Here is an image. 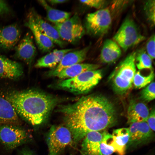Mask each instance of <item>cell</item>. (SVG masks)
Wrapping results in <instances>:
<instances>
[{
  "label": "cell",
  "mask_w": 155,
  "mask_h": 155,
  "mask_svg": "<svg viewBox=\"0 0 155 155\" xmlns=\"http://www.w3.org/2000/svg\"><path fill=\"white\" fill-rule=\"evenodd\" d=\"M113 143L112 135L106 132H104L100 145L99 155H111L115 152Z\"/></svg>",
  "instance_id": "obj_25"
},
{
  "label": "cell",
  "mask_w": 155,
  "mask_h": 155,
  "mask_svg": "<svg viewBox=\"0 0 155 155\" xmlns=\"http://www.w3.org/2000/svg\"><path fill=\"white\" fill-rule=\"evenodd\" d=\"M103 132L92 131L88 133L84 137L81 152L83 155H99V146Z\"/></svg>",
  "instance_id": "obj_17"
},
{
  "label": "cell",
  "mask_w": 155,
  "mask_h": 155,
  "mask_svg": "<svg viewBox=\"0 0 155 155\" xmlns=\"http://www.w3.org/2000/svg\"><path fill=\"white\" fill-rule=\"evenodd\" d=\"M58 111L73 139L77 142L89 132L100 131L116 123L117 115L113 104L106 97L93 94L84 96L74 103L59 106Z\"/></svg>",
  "instance_id": "obj_1"
},
{
  "label": "cell",
  "mask_w": 155,
  "mask_h": 155,
  "mask_svg": "<svg viewBox=\"0 0 155 155\" xmlns=\"http://www.w3.org/2000/svg\"><path fill=\"white\" fill-rule=\"evenodd\" d=\"M61 39L72 44L78 42L86 32L79 16L77 13L65 22L54 26Z\"/></svg>",
  "instance_id": "obj_7"
},
{
  "label": "cell",
  "mask_w": 155,
  "mask_h": 155,
  "mask_svg": "<svg viewBox=\"0 0 155 155\" xmlns=\"http://www.w3.org/2000/svg\"><path fill=\"white\" fill-rule=\"evenodd\" d=\"M20 121L10 103L0 96V124L18 125Z\"/></svg>",
  "instance_id": "obj_20"
},
{
  "label": "cell",
  "mask_w": 155,
  "mask_h": 155,
  "mask_svg": "<svg viewBox=\"0 0 155 155\" xmlns=\"http://www.w3.org/2000/svg\"><path fill=\"white\" fill-rule=\"evenodd\" d=\"M30 12L36 24L42 34L54 44L63 47L65 43L61 39L54 27L45 21L33 9H31Z\"/></svg>",
  "instance_id": "obj_15"
},
{
  "label": "cell",
  "mask_w": 155,
  "mask_h": 155,
  "mask_svg": "<svg viewBox=\"0 0 155 155\" xmlns=\"http://www.w3.org/2000/svg\"><path fill=\"white\" fill-rule=\"evenodd\" d=\"M10 9L7 3L4 1L0 0V16L8 14Z\"/></svg>",
  "instance_id": "obj_33"
},
{
  "label": "cell",
  "mask_w": 155,
  "mask_h": 155,
  "mask_svg": "<svg viewBox=\"0 0 155 155\" xmlns=\"http://www.w3.org/2000/svg\"><path fill=\"white\" fill-rule=\"evenodd\" d=\"M21 30L17 24L0 28V48L6 51L13 48L19 40Z\"/></svg>",
  "instance_id": "obj_13"
},
{
  "label": "cell",
  "mask_w": 155,
  "mask_h": 155,
  "mask_svg": "<svg viewBox=\"0 0 155 155\" xmlns=\"http://www.w3.org/2000/svg\"><path fill=\"white\" fill-rule=\"evenodd\" d=\"M150 128L153 131H155V109L154 108L149 113L146 122Z\"/></svg>",
  "instance_id": "obj_32"
},
{
  "label": "cell",
  "mask_w": 155,
  "mask_h": 155,
  "mask_svg": "<svg viewBox=\"0 0 155 155\" xmlns=\"http://www.w3.org/2000/svg\"><path fill=\"white\" fill-rule=\"evenodd\" d=\"M154 77V74L152 70L149 74L146 76L142 75L140 71H138L135 74L133 84L135 88L140 89L145 87L152 82Z\"/></svg>",
  "instance_id": "obj_27"
},
{
  "label": "cell",
  "mask_w": 155,
  "mask_h": 155,
  "mask_svg": "<svg viewBox=\"0 0 155 155\" xmlns=\"http://www.w3.org/2000/svg\"><path fill=\"white\" fill-rule=\"evenodd\" d=\"M38 2L45 10L47 19L55 24L62 23L71 17V13L54 8L46 1L39 0Z\"/></svg>",
  "instance_id": "obj_24"
},
{
  "label": "cell",
  "mask_w": 155,
  "mask_h": 155,
  "mask_svg": "<svg viewBox=\"0 0 155 155\" xmlns=\"http://www.w3.org/2000/svg\"><path fill=\"white\" fill-rule=\"evenodd\" d=\"M112 135L115 152L119 155H124L129 139L128 128H122L114 130Z\"/></svg>",
  "instance_id": "obj_22"
},
{
  "label": "cell",
  "mask_w": 155,
  "mask_h": 155,
  "mask_svg": "<svg viewBox=\"0 0 155 155\" xmlns=\"http://www.w3.org/2000/svg\"><path fill=\"white\" fill-rule=\"evenodd\" d=\"M6 98L18 115L34 126L45 121L58 101L53 96L33 89L11 92Z\"/></svg>",
  "instance_id": "obj_2"
},
{
  "label": "cell",
  "mask_w": 155,
  "mask_h": 155,
  "mask_svg": "<svg viewBox=\"0 0 155 155\" xmlns=\"http://www.w3.org/2000/svg\"><path fill=\"white\" fill-rule=\"evenodd\" d=\"M136 52L128 55L115 69L108 78L115 92L122 94L132 86L136 72Z\"/></svg>",
  "instance_id": "obj_3"
},
{
  "label": "cell",
  "mask_w": 155,
  "mask_h": 155,
  "mask_svg": "<svg viewBox=\"0 0 155 155\" xmlns=\"http://www.w3.org/2000/svg\"><path fill=\"white\" fill-rule=\"evenodd\" d=\"M155 1H146L144 3V9L146 18L151 26L155 25Z\"/></svg>",
  "instance_id": "obj_28"
},
{
  "label": "cell",
  "mask_w": 155,
  "mask_h": 155,
  "mask_svg": "<svg viewBox=\"0 0 155 155\" xmlns=\"http://www.w3.org/2000/svg\"><path fill=\"white\" fill-rule=\"evenodd\" d=\"M102 77L101 70L88 71L74 77L61 81L58 86L75 94H84L97 85Z\"/></svg>",
  "instance_id": "obj_4"
},
{
  "label": "cell",
  "mask_w": 155,
  "mask_h": 155,
  "mask_svg": "<svg viewBox=\"0 0 155 155\" xmlns=\"http://www.w3.org/2000/svg\"><path fill=\"white\" fill-rule=\"evenodd\" d=\"M29 138L27 132L17 125L0 126V142L8 149L15 148L26 142Z\"/></svg>",
  "instance_id": "obj_9"
},
{
  "label": "cell",
  "mask_w": 155,
  "mask_h": 155,
  "mask_svg": "<svg viewBox=\"0 0 155 155\" xmlns=\"http://www.w3.org/2000/svg\"><path fill=\"white\" fill-rule=\"evenodd\" d=\"M99 65L88 63H80L66 68L61 70L56 76L61 79L71 78L87 71L98 69Z\"/></svg>",
  "instance_id": "obj_23"
},
{
  "label": "cell",
  "mask_w": 155,
  "mask_h": 155,
  "mask_svg": "<svg viewBox=\"0 0 155 155\" xmlns=\"http://www.w3.org/2000/svg\"><path fill=\"white\" fill-rule=\"evenodd\" d=\"M20 155H33V154L29 151L25 150L22 152Z\"/></svg>",
  "instance_id": "obj_35"
},
{
  "label": "cell",
  "mask_w": 155,
  "mask_h": 155,
  "mask_svg": "<svg viewBox=\"0 0 155 155\" xmlns=\"http://www.w3.org/2000/svg\"><path fill=\"white\" fill-rule=\"evenodd\" d=\"M90 48V46H88L81 49L75 50L66 53L54 69L49 72L48 76H56L63 69L75 64L81 63L86 59Z\"/></svg>",
  "instance_id": "obj_12"
},
{
  "label": "cell",
  "mask_w": 155,
  "mask_h": 155,
  "mask_svg": "<svg viewBox=\"0 0 155 155\" xmlns=\"http://www.w3.org/2000/svg\"><path fill=\"white\" fill-rule=\"evenodd\" d=\"M121 51L120 47L114 40H106L104 42L100 55L102 62L109 64L116 61L120 57Z\"/></svg>",
  "instance_id": "obj_19"
},
{
  "label": "cell",
  "mask_w": 155,
  "mask_h": 155,
  "mask_svg": "<svg viewBox=\"0 0 155 155\" xmlns=\"http://www.w3.org/2000/svg\"><path fill=\"white\" fill-rule=\"evenodd\" d=\"M68 1L67 0H49L47 1L48 3L51 4L55 5L61 4L67 2Z\"/></svg>",
  "instance_id": "obj_34"
},
{
  "label": "cell",
  "mask_w": 155,
  "mask_h": 155,
  "mask_svg": "<svg viewBox=\"0 0 155 155\" xmlns=\"http://www.w3.org/2000/svg\"><path fill=\"white\" fill-rule=\"evenodd\" d=\"M80 2L88 6L98 10L105 8L107 5V1L104 0H80Z\"/></svg>",
  "instance_id": "obj_30"
},
{
  "label": "cell",
  "mask_w": 155,
  "mask_h": 155,
  "mask_svg": "<svg viewBox=\"0 0 155 155\" xmlns=\"http://www.w3.org/2000/svg\"><path fill=\"white\" fill-rule=\"evenodd\" d=\"M155 35L152 34L147 40L146 45V52L152 59L155 58Z\"/></svg>",
  "instance_id": "obj_31"
},
{
  "label": "cell",
  "mask_w": 155,
  "mask_h": 155,
  "mask_svg": "<svg viewBox=\"0 0 155 155\" xmlns=\"http://www.w3.org/2000/svg\"><path fill=\"white\" fill-rule=\"evenodd\" d=\"M145 37L140 31L134 21L127 18L123 21L113 37V39L124 50L141 42Z\"/></svg>",
  "instance_id": "obj_5"
},
{
  "label": "cell",
  "mask_w": 155,
  "mask_h": 155,
  "mask_svg": "<svg viewBox=\"0 0 155 155\" xmlns=\"http://www.w3.org/2000/svg\"><path fill=\"white\" fill-rule=\"evenodd\" d=\"M33 38L30 32H27L16 47L14 57L24 61L30 67L36 53Z\"/></svg>",
  "instance_id": "obj_10"
},
{
  "label": "cell",
  "mask_w": 155,
  "mask_h": 155,
  "mask_svg": "<svg viewBox=\"0 0 155 155\" xmlns=\"http://www.w3.org/2000/svg\"><path fill=\"white\" fill-rule=\"evenodd\" d=\"M23 73L22 65L0 54V77L16 79Z\"/></svg>",
  "instance_id": "obj_16"
},
{
  "label": "cell",
  "mask_w": 155,
  "mask_h": 155,
  "mask_svg": "<svg viewBox=\"0 0 155 155\" xmlns=\"http://www.w3.org/2000/svg\"><path fill=\"white\" fill-rule=\"evenodd\" d=\"M49 155H59L72 142V135L69 129L62 126L51 127L47 140Z\"/></svg>",
  "instance_id": "obj_8"
},
{
  "label": "cell",
  "mask_w": 155,
  "mask_h": 155,
  "mask_svg": "<svg viewBox=\"0 0 155 155\" xmlns=\"http://www.w3.org/2000/svg\"><path fill=\"white\" fill-rule=\"evenodd\" d=\"M135 62L137 68L140 70L152 69V59L144 50H140L136 53Z\"/></svg>",
  "instance_id": "obj_26"
},
{
  "label": "cell",
  "mask_w": 155,
  "mask_h": 155,
  "mask_svg": "<svg viewBox=\"0 0 155 155\" xmlns=\"http://www.w3.org/2000/svg\"><path fill=\"white\" fill-rule=\"evenodd\" d=\"M74 50L73 49H55L38 60L35 67L36 68L55 67L66 53Z\"/></svg>",
  "instance_id": "obj_21"
},
{
  "label": "cell",
  "mask_w": 155,
  "mask_h": 155,
  "mask_svg": "<svg viewBox=\"0 0 155 155\" xmlns=\"http://www.w3.org/2000/svg\"><path fill=\"white\" fill-rule=\"evenodd\" d=\"M27 18L25 26L31 30L39 49L43 53L50 52L54 47V44L41 32L36 24L30 12Z\"/></svg>",
  "instance_id": "obj_14"
},
{
  "label": "cell",
  "mask_w": 155,
  "mask_h": 155,
  "mask_svg": "<svg viewBox=\"0 0 155 155\" xmlns=\"http://www.w3.org/2000/svg\"><path fill=\"white\" fill-rule=\"evenodd\" d=\"M155 84L152 82L143 89L141 92L140 98L142 100L149 102L155 98Z\"/></svg>",
  "instance_id": "obj_29"
},
{
  "label": "cell",
  "mask_w": 155,
  "mask_h": 155,
  "mask_svg": "<svg viewBox=\"0 0 155 155\" xmlns=\"http://www.w3.org/2000/svg\"><path fill=\"white\" fill-rule=\"evenodd\" d=\"M128 128L129 139L127 145L129 146H137L144 144L153 137V131L146 122L131 123Z\"/></svg>",
  "instance_id": "obj_11"
},
{
  "label": "cell",
  "mask_w": 155,
  "mask_h": 155,
  "mask_svg": "<svg viewBox=\"0 0 155 155\" xmlns=\"http://www.w3.org/2000/svg\"><path fill=\"white\" fill-rule=\"evenodd\" d=\"M149 113L148 108L145 103L131 101L127 109V122L130 124L146 122Z\"/></svg>",
  "instance_id": "obj_18"
},
{
  "label": "cell",
  "mask_w": 155,
  "mask_h": 155,
  "mask_svg": "<svg viewBox=\"0 0 155 155\" xmlns=\"http://www.w3.org/2000/svg\"><path fill=\"white\" fill-rule=\"evenodd\" d=\"M112 21L111 13L108 8L88 13L85 18L86 32L93 36H102L108 31Z\"/></svg>",
  "instance_id": "obj_6"
}]
</instances>
